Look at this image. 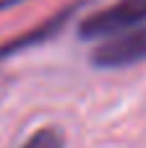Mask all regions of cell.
<instances>
[{
	"mask_svg": "<svg viewBox=\"0 0 146 148\" xmlns=\"http://www.w3.org/2000/svg\"><path fill=\"white\" fill-rule=\"evenodd\" d=\"M141 21H146V0H118L115 5L84 18L78 34L84 39H99L138 26Z\"/></svg>",
	"mask_w": 146,
	"mask_h": 148,
	"instance_id": "1",
	"label": "cell"
},
{
	"mask_svg": "<svg viewBox=\"0 0 146 148\" xmlns=\"http://www.w3.org/2000/svg\"><path fill=\"white\" fill-rule=\"evenodd\" d=\"M141 60H146V26L99 44L91 55V62L97 68H123V65H136Z\"/></svg>",
	"mask_w": 146,
	"mask_h": 148,
	"instance_id": "2",
	"label": "cell"
},
{
	"mask_svg": "<svg viewBox=\"0 0 146 148\" xmlns=\"http://www.w3.org/2000/svg\"><path fill=\"white\" fill-rule=\"evenodd\" d=\"M76 8H78V5H71V8H65L63 13H57V16H52L50 21H44L42 26H37L34 31H29V34H24V36H16L13 42H8L5 47H0V57H8V55H16V52H21V49L37 47V44H42L44 39L55 36V34L65 26V21L76 13Z\"/></svg>",
	"mask_w": 146,
	"mask_h": 148,
	"instance_id": "3",
	"label": "cell"
},
{
	"mask_svg": "<svg viewBox=\"0 0 146 148\" xmlns=\"http://www.w3.org/2000/svg\"><path fill=\"white\" fill-rule=\"evenodd\" d=\"M21 148H63V140H60L57 130L44 127V130H37Z\"/></svg>",
	"mask_w": 146,
	"mask_h": 148,
	"instance_id": "4",
	"label": "cell"
}]
</instances>
